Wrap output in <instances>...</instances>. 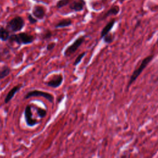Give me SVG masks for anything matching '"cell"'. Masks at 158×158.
Returning a JSON list of instances; mask_svg holds the SVG:
<instances>
[{
    "mask_svg": "<svg viewBox=\"0 0 158 158\" xmlns=\"http://www.w3.org/2000/svg\"><path fill=\"white\" fill-rule=\"evenodd\" d=\"M34 40V36L26 32H20L17 34L13 33L10 35L8 40L10 43H15L19 45L29 44L32 43Z\"/></svg>",
    "mask_w": 158,
    "mask_h": 158,
    "instance_id": "1",
    "label": "cell"
},
{
    "mask_svg": "<svg viewBox=\"0 0 158 158\" xmlns=\"http://www.w3.org/2000/svg\"><path fill=\"white\" fill-rule=\"evenodd\" d=\"M154 58V55H150V56H148L146 57H144L141 64H139V67L138 68H136L133 72V73L131 74L130 80L128 81V86L127 88H128L137 79V78L140 75V74L141 73V72L143 71V70L149 65V64L152 61V60Z\"/></svg>",
    "mask_w": 158,
    "mask_h": 158,
    "instance_id": "2",
    "label": "cell"
},
{
    "mask_svg": "<svg viewBox=\"0 0 158 158\" xmlns=\"http://www.w3.org/2000/svg\"><path fill=\"white\" fill-rule=\"evenodd\" d=\"M25 26V20L20 16H15L6 24V28L12 33L20 31Z\"/></svg>",
    "mask_w": 158,
    "mask_h": 158,
    "instance_id": "3",
    "label": "cell"
},
{
    "mask_svg": "<svg viewBox=\"0 0 158 158\" xmlns=\"http://www.w3.org/2000/svg\"><path fill=\"white\" fill-rule=\"evenodd\" d=\"M85 39V36H81L77 38L72 44L69 46L64 52V56L65 57H69L72 54L75 53L77 50L81 46Z\"/></svg>",
    "mask_w": 158,
    "mask_h": 158,
    "instance_id": "4",
    "label": "cell"
},
{
    "mask_svg": "<svg viewBox=\"0 0 158 158\" xmlns=\"http://www.w3.org/2000/svg\"><path fill=\"white\" fill-rule=\"evenodd\" d=\"M38 96L43 97V98H45L49 102H50L51 103L53 102V101H54L53 95L49 93L43 91H40V90H36V89L31 90V91H30L27 92L26 93V94L25 95V96H24V99H29L31 97H38Z\"/></svg>",
    "mask_w": 158,
    "mask_h": 158,
    "instance_id": "5",
    "label": "cell"
},
{
    "mask_svg": "<svg viewBox=\"0 0 158 158\" xmlns=\"http://www.w3.org/2000/svg\"><path fill=\"white\" fill-rule=\"evenodd\" d=\"M32 115L31 106L28 104L26 106L24 110V117L26 124L29 127H33L38 123V122L36 119L33 118Z\"/></svg>",
    "mask_w": 158,
    "mask_h": 158,
    "instance_id": "6",
    "label": "cell"
},
{
    "mask_svg": "<svg viewBox=\"0 0 158 158\" xmlns=\"http://www.w3.org/2000/svg\"><path fill=\"white\" fill-rule=\"evenodd\" d=\"M64 80L63 75L61 74H59L56 75L49 81L45 82V85L49 87H51L52 88H59L62 83Z\"/></svg>",
    "mask_w": 158,
    "mask_h": 158,
    "instance_id": "7",
    "label": "cell"
},
{
    "mask_svg": "<svg viewBox=\"0 0 158 158\" xmlns=\"http://www.w3.org/2000/svg\"><path fill=\"white\" fill-rule=\"evenodd\" d=\"M32 15L38 20H43L46 15L44 7L40 5L34 6L32 9Z\"/></svg>",
    "mask_w": 158,
    "mask_h": 158,
    "instance_id": "8",
    "label": "cell"
},
{
    "mask_svg": "<svg viewBox=\"0 0 158 158\" xmlns=\"http://www.w3.org/2000/svg\"><path fill=\"white\" fill-rule=\"evenodd\" d=\"M86 6L85 0H74L69 4V9L74 12H80Z\"/></svg>",
    "mask_w": 158,
    "mask_h": 158,
    "instance_id": "9",
    "label": "cell"
},
{
    "mask_svg": "<svg viewBox=\"0 0 158 158\" xmlns=\"http://www.w3.org/2000/svg\"><path fill=\"white\" fill-rule=\"evenodd\" d=\"M22 85L20 84V85H17L15 86H14L7 94V95L6 96V98L4 99V103L5 104H7L8 102H9L12 99L14 98V96H15V94H16V93H17L20 88H22Z\"/></svg>",
    "mask_w": 158,
    "mask_h": 158,
    "instance_id": "10",
    "label": "cell"
},
{
    "mask_svg": "<svg viewBox=\"0 0 158 158\" xmlns=\"http://www.w3.org/2000/svg\"><path fill=\"white\" fill-rule=\"evenodd\" d=\"M120 7L117 5H114V6H112L104 14V15L101 18V20H104L105 19H106L107 17L110 16V15H117L119 12H120Z\"/></svg>",
    "mask_w": 158,
    "mask_h": 158,
    "instance_id": "11",
    "label": "cell"
},
{
    "mask_svg": "<svg viewBox=\"0 0 158 158\" xmlns=\"http://www.w3.org/2000/svg\"><path fill=\"white\" fill-rule=\"evenodd\" d=\"M115 19H113L111 20H110L106 25V26L102 28L101 32V38H102L105 35L110 33V30L112 29L114 24L115 23Z\"/></svg>",
    "mask_w": 158,
    "mask_h": 158,
    "instance_id": "12",
    "label": "cell"
},
{
    "mask_svg": "<svg viewBox=\"0 0 158 158\" xmlns=\"http://www.w3.org/2000/svg\"><path fill=\"white\" fill-rule=\"evenodd\" d=\"M72 24V22L70 19H64L61 20H60L58 23H57L54 27L56 28H65L68 27L70 26Z\"/></svg>",
    "mask_w": 158,
    "mask_h": 158,
    "instance_id": "13",
    "label": "cell"
},
{
    "mask_svg": "<svg viewBox=\"0 0 158 158\" xmlns=\"http://www.w3.org/2000/svg\"><path fill=\"white\" fill-rule=\"evenodd\" d=\"M10 36V31L3 27H0V40L2 41H7Z\"/></svg>",
    "mask_w": 158,
    "mask_h": 158,
    "instance_id": "14",
    "label": "cell"
},
{
    "mask_svg": "<svg viewBox=\"0 0 158 158\" xmlns=\"http://www.w3.org/2000/svg\"><path fill=\"white\" fill-rule=\"evenodd\" d=\"M10 72H11V69L9 66L6 65H4L0 70V80L3 79L6 77H7L10 74Z\"/></svg>",
    "mask_w": 158,
    "mask_h": 158,
    "instance_id": "15",
    "label": "cell"
},
{
    "mask_svg": "<svg viewBox=\"0 0 158 158\" xmlns=\"http://www.w3.org/2000/svg\"><path fill=\"white\" fill-rule=\"evenodd\" d=\"M52 33L51 31L47 29V30H45L42 33V34L41 35V38L43 40H46L51 38L52 37Z\"/></svg>",
    "mask_w": 158,
    "mask_h": 158,
    "instance_id": "16",
    "label": "cell"
},
{
    "mask_svg": "<svg viewBox=\"0 0 158 158\" xmlns=\"http://www.w3.org/2000/svg\"><path fill=\"white\" fill-rule=\"evenodd\" d=\"M70 2V0H59L56 2V7L57 9H61L66 6L67 5L69 4Z\"/></svg>",
    "mask_w": 158,
    "mask_h": 158,
    "instance_id": "17",
    "label": "cell"
},
{
    "mask_svg": "<svg viewBox=\"0 0 158 158\" xmlns=\"http://www.w3.org/2000/svg\"><path fill=\"white\" fill-rule=\"evenodd\" d=\"M36 114L38 115V116L40 118H44L46 115H47V111L46 110L41 108V107H36Z\"/></svg>",
    "mask_w": 158,
    "mask_h": 158,
    "instance_id": "18",
    "label": "cell"
},
{
    "mask_svg": "<svg viewBox=\"0 0 158 158\" xmlns=\"http://www.w3.org/2000/svg\"><path fill=\"white\" fill-rule=\"evenodd\" d=\"M85 55H86V52H83L82 53L80 54L77 57V58H76V59L75 60V61H74L73 65L74 66L78 65L81 62L82 59L85 57Z\"/></svg>",
    "mask_w": 158,
    "mask_h": 158,
    "instance_id": "19",
    "label": "cell"
},
{
    "mask_svg": "<svg viewBox=\"0 0 158 158\" xmlns=\"http://www.w3.org/2000/svg\"><path fill=\"white\" fill-rule=\"evenodd\" d=\"M104 43H106V44H110V43H112L114 40V37L113 35L109 33L108 34H107L106 35H105L103 38H102Z\"/></svg>",
    "mask_w": 158,
    "mask_h": 158,
    "instance_id": "20",
    "label": "cell"
},
{
    "mask_svg": "<svg viewBox=\"0 0 158 158\" xmlns=\"http://www.w3.org/2000/svg\"><path fill=\"white\" fill-rule=\"evenodd\" d=\"M27 19H28V20L29 21L30 23L31 24H35L36 23L38 22V19H36L33 15L32 14H27Z\"/></svg>",
    "mask_w": 158,
    "mask_h": 158,
    "instance_id": "21",
    "label": "cell"
},
{
    "mask_svg": "<svg viewBox=\"0 0 158 158\" xmlns=\"http://www.w3.org/2000/svg\"><path fill=\"white\" fill-rule=\"evenodd\" d=\"M56 45V43L55 42H51V43H48L46 46V50L48 51H52L55 48Z\"/></svg>",
    "mask_w": 158,
    "mask_h": 158,
    "instance_id": "22",
    "label": "cell"
},
{
    "mask_svg": "<svg viewBox=\"0 0 158 158\" xmlns=\"http://www.w3.org/2000/svg\"><path fill=\"white\" fill-rule=\"evenodd\" d=\"M3 61V56L2 53L0 52V62H2Z\"/></svg>",
    "mask_w": 158,
    "mask_h": 158,
    "instance_id": "23",
    "label": "cell"
},
{
    "mask_svg": "<svg viewBox=\"0 0 158 158\" xmlns=\"http://www.w3.org/2000/svg\"><path fill=\"white\" fill-rule=\"evenodd\" d=\"M126 1V0H120L121 2H123V1Z\"/></svg>",
    "mask_w": 158,
    "mask_h": 158,
    "instance_id": "24",
    "label": "cell"
},
{
    "mask_svg": "<svg viewBox=\"0 0 158 158\" xmlns=\"http://www.w3.org/2000/svg\"><path fill=\"white\" fill-rule=\"evenodd\" d=\"M0 123H1V119H0Z\"/></svg>",
    "mask_w": 158,
    "mask_h": 158,
    "instance_id": "25",
    "label": "cell"
}]
</instances>
